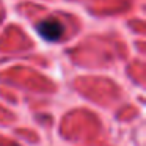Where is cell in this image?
<instances>
[{
    "instance_id": "1",
    "label": "cell",
    "mask_w": 146,
    "mask_h": 146,
    "mask_svg": "<svg viewBox=\"0 0 146 146\" xmlns=\"http://www.w3.org/2000/svg\"><path fill=\"white\" fill-rule=\"evenodd\" d=\"M36 30H38V33L46 39V41H58L64 33V27L61 25V22H58L57 19L42 21V22L38 24Z\"/></svg>"
}]
</instances>
